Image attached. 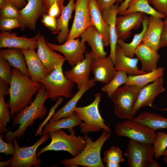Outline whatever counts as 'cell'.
Wrapping results in <instances>:
<instances>
[{
  "label": "cell",
  "mask_w": 167,
  "mask_h": 167,
  "mask_svg": "<svg viewBox=\"0 0 167 167\" xmlns=\"http://www.w3.org/2000/svg\"><path fill=\"white\" fill-rule=\"evenodd\" d=\"M9 88L10 100L8 105L12 117L32 103L33 94L43 84L33 81L31 78L13 68Z\"/></svg>",
  "instance_id": "6da1fadb"
},
{
  "label": "cell",
  "mask_w": 167,
  "mask_h": 167,
  "mask_svg": "<svg viewBox=\"0 0 167 167\" xmlns=\"http://www.w3.org/2000/svg\"><path fill=\"white\" fill-rule=\"evenodd\" d=\"M47 98L45 87L43 85L38 91L36 97L30 105L14 116L12 126L19 125L16 131L13 132L10 130L3 135L7 142H11L15 138L20 139L24 135L27 128L32 126L36 119H42L47 115V108L44 103Z\"/></svg>",
  "instance_id": "7a4b0ae2"
},
{
  "label": "cell",
  "mask_w": 167,
  "mask_h": 167,
  "mask_svg": "<svg viewBox=\"0 0 167 167\" xmlns=\"http://www.w3.org/2000/svg\"><path fill=\"white\" fill-rule=\"evenodd\" d=\"M111 132L103 130L100 137L93 141L87 134L83 136L86 143L85 146L77 156L72 158L64 159L61 163L66 167L83 166L87 167H105L101 160V152L104 143L110 137Z\"/></svg>",
  "instance_id": "3957f363"
},
{
  "label": "cell",
  "mask_w": 167,
  "mask_h": 167,
  "mask_svg": "<svg viewBox=\"0 0 167 167\" xmlns=\"http://www.w3.org/2000/svg\"><path fill=\"white\" fill-rule=\"evenodd\" d=\"M69 131L70 135L67 134L61 129L49 132L51 141L36 153L37 157L49 151H66L74 157L77 156L84 148L85 141L83 136L75 135L74 129Z\"/></svg>",
  "instance_id": "277c9868"
},
{
  "label": "cell",
  "mask_w": 167,
  "mask_h": 167,
  "mask_svg": "<svg viewBox=\"0 0 167 167\" xmlns=\"http://www.w3.org/2000/svg\"><path fill=\"white\" fill-rule=\"evenodd\" d=\"M95 98L90 104L83 107H76L74 113L82 121L79 125L80 132L85 134L98 132L101 130L111 132L110 128L106 125L99 112V105L101 93L95 94Z\"/></svg>",
  "instance_id": "5b68a950"
},
{
  "label": "cell",
  "mask_w": 167,
  "mask_h": 167,
  "mask_svg": "<svg viewBox=\"0 0 167 167\" xmlns=\"http://www.w3.org/2000/svg\"><path fill=\"white\" fill-rule=\"evenodd\" d=\"M140 90L136 87L124 84L119 87L110 98L114 105L115 115L120 119H133V109Z\"/></svg>",
  "instance_id": "8992f818"
},
{
  "label": "cell",
  "mask_w": 167,
  "mask_h": 167,
  "mask_svg": "<svg viewBox=\"0 0 167 167\" xmlns=\"http://www.w3.org/2000/svg\"><path fill=\"white\" fill-rule=\"evenodd\" d=\"M62 66H60L40 81L45 87L48 98L52 101L61 96L68 99L73 95L72 90L75 83L65 77Z\"/></svg>",
  "instance_id": "52a82bcc"
},
{
  "label": "cell",
  "mask_w": 167,
  "mask_h": 167,
  "mask_svg": "<svg viewBox=\"0 0 167 167\" xmlns=\"http://www.w3.org/2000/svg\"><path fill=\"white\" fill-rule=\"evenodd\" d=\"M118 136L128 137L135 141L153 145L156 134L146 125L132 119H127L117 123L115 128Z\"/></svg>",
  "instance_id": "ba28073f"
},
{
  "label": "cell",
  "mask_w": 167,
  "mask_h": 167,
  "mask_svg": "<svg viewBox=\"0 0 167 167\" xmlns=\"http://www.w3.org/2000/svg\"><path fill=\"white\" fill-rule=\"evenodd\" d=\"M50 138L49 133H47L41 136V138L33 145L22 148L19 146L17 138H14L12 142L15 148V152L9 166L40 167L42 161L37 158L36 153V150L41 144L48 140Z\"/></svg>",
  "instance_id": "9c48e42d"
},
{
  "label": "cell",
  "mask_w": 167,
  "mask_h": 167,
  "mask_svg": "<svg viewBox=\"0 0 167 167\" xmlns=\"http://www.w3.org/2000/svg\"><path fill=\"white\" fill-rule=\"evenodd\" d=\"M154 150L152 144L130 139L124 154L127 156L130 167H147L153 159Z\"/></svg>",
  "instance_id": "30bf717a"
},
{
  "label": "cell",
  "mask_w": 167,
  "mask_h": 167,
  "mask_svg": "<svg viewBox=\"0 0 167 167\" xmlns=\"http://www.w3.org/2000/svg\"><path fill=\"white\" fill-rule=\"evenodd\" d=\"M48 46L54 51H58L64 56L69 64L73 66L83 61L85 58L84 54L87 47L85 42L79 37L61 45H57L46 41Z\"/></svg>",
  "instance_id": "8fae6325"
},
{
  "label": "cell",
  "mask_w": 167,
  "mask_h": 167,
  "mask_svg": "<svg viewBox=\"0 0 167 167\" xmlns=\"http://www.w3.org/2000/svg\"><path fill=\"white\" fill-rule=\"evenodd\" d=\"M74 11V19L66 41L79 37L91 25L88 0H76Z\"/></svg>",
  "instance_id": "7c38bea8"
},
{
  "label": "cell",
  "mask_w": 167,
  "mask_h": 167,
  "mask_svg": "<svg viewBox=\"0 0 167 167\" xmlns=\"http://www.w3.org/2000/svg\"><path fill=\"white\" fill-rule=\"evenodd\" d=\"M19 22L21 29L28 28L35 29L38 20L46 13L42 0H28V3L22 9H19Z\"/></svg>",
  "instance_id": "4fadbf2b"
},
{
  "label": "cell",
  "mask_w": 167,
  "mask_h": 167,
  "mask_svg": "<svg viewBox=\"0 0 167 167\" xmlns=\"http://www.w3.org/2000/svg\"><path fill=\"white\" fill-rule=\"evenodd\" d=\"M119 15L116 19V31L118 39L123 41L131 37L132 30L140 27L146 15L141 12Z\"/></svg>",
  "instance_id": "5bb4252c"
},
{
  "label": "cell",
  "mask_w": 167,
  "mask_h": 167,
  "mask_svg": "<svg viewBox=\"0 0 167 167\" xmlns=\"http://www.w3.org/2000/svg\"><path fill=\"white\" fill-rule=\"evenodd\" d=\"M165 90L164 86L163 75L152 83L143 88L139 92L134 106L133 111V115H135L137 111L142 107L152 106L156 96Z\"/></svg>",
  "instance_id": "9a60e30c"
},
{
  "label": "cell",
  "mask_w": 167,
  "mask_h": 167,
  "mask_svg": "<svg viewBox=\"0 0 167 167\" xmlns=\"http://www.w3.org/2000/svg\"><path fill=\"white\" fill-rule=\"evenodd\" d=\"M37 42V54L49 74L63 66L66 60L65 58L48 46L43 36L40 35Z\"/></svg>",
  "instance_id": "2e32d148"
},
{
  "label": "cell",
  "mask_w": 167,
  "mask_h": 167,
  "mask_svg": "<svg viewBox=\"0 0 167 167\" xmlns=\"http://www.w3.org/2000/svg\"><path fill=\"white\" fill-rule=\"evenodd\" d=\"M41 34L38 32L35 36L28 38L26 36H18L14 32L1 31L0 33V48L35 49L37 48V40Z\"/></svg>",
  "instance_id": "e0dca14e"
},
{
  "label": "cell",
  "mask_w": 167,
  "mask_h": 167,
  "mask_svg": "<svg viewBox=\"0 0 167 167\" xmlns=\"http://www.w3.org/2000/svg\"><path fill=\"white\" fill-rule=\"evenodd\" d=\"M85 59L81 62L73 66L70 70L65 71V77L77 86L78 90L89 80L91 72V64L93 60L91 51L85 54Z\"/></svg>",
  "instance_id": "ac0fdd59"
},
{
  "label": "cell",
  "mask_w": 167,
  "mask_h": 167,
  "mask_svg": "<svg viewBox=\"0 0 167 167\" xmlns=\"http://www.w3.org/2000/svg\"><path fill=\"white\" fill-rule=\"evenodd\" d=\"M91 69L96 82H100L106 84L115 75L117 71L114 64L109 55L96 59H93L91 64Z\"/></svg>",
  "instance_id": "d6986e66"
},
{
  "label": "cell",
  "mask_w": 167,
  "mask_h": 167,
  "mask_svg": "<svg viewBox=\"0 0 167 167\" xmlns=\"http://www.w3.org/2000/svg\"><path fill=\"white\" fill-rule=\"evenodd\" d=\"M161 18L150 16L148 27L142 42L147 46L158 51L164 27V21Z\"/></svg>",
  "instance_id": "ffe728a7"
},
{
  "label": "cell",
  "mask_w": 167,
  "mask_h": 167,
  "mask_svg": "<svg viewBox=\"0 0 167 167\" xmlns=\"http://www.w3.org/2000/svg\"><path fill=\"white\" fill-rule=\"evenodd\" d=\"M24 54L30 77L34 81L40 80L49 74L35 49H21Z\"/></svg>",
  "instance_id": "44dd1931"
},
{
  "label": "cell",
  "mask_w": 167,
  "mask_h": 167,
  "mask_svg": "<svg viewBox=\"0 0 167 167\" xmlns=\"http://www.w3.org/2000/svg\"><path fill=\"white\" fill-rule=\"evenodd\" d=\"M81 40L87 42L91 48V51L93 59H96L106 57L107 53L104 50L102 37L97 29L91 25L80 35Z\"/></svg>",
  "instance_id": "7402d4cb"
},
{
  "label": "cell",
  "mask_w": 167,
  "mask_h": 167,
  "mask_svg": "<svg viewBox=\"0 0 167 167\" xmlns=\"http://www.w3.org/2000/svg\"><path fill=\"white\" fill-rule=\"evenodd\" d=\"M91 25L94 26L101 35L105 46L110 44L109 25L103 19L96 0H88Z\"/></svg>",
  "instance_id": "603a6c76"
},
{
  "label": "cell",
  "mask_w": 167,
  "mask_h": 167,
  "mask_svg": "<svg viewBox=\"0 0 167 167\" xmlns=\"http://www.w3.org/2000/svg\"><path fill=\"white\" fill-rule=\"evenodd\" d=\"M95 83L96 81L93 78L90 79L64 106L54 113L49 120L56 121L73 114L77 102L85 92L95 85Z\"/></svg>",
  "instance_id": "cb8c5ba5"
},
{
  "label": "cell",
  "mask_w": 167,
  "mask_h": 167,
  "mask_svg": "<svg viewBox=\"0 0 167 167\" xmlns=\"http://www.w3.org/2000/svg\"><path fill=\"white\" fill-rule=\"evenodd\" d=\"M118 3L105 9L102 12L104 19L109 26L110 53L109 56L115 65V49L118 40L116 28V19L118 13Z\"/></svg>",
  "instance_id": "d4e9b609"
},
{
  "label": "cell",
  "mask_w": 167,
  "mask_h": 167,
  "mask_svg": "<svg viewBox=\"0 0 167 167\" xmlns=\"http://www.w3.org/2000/svg\"><path fill=\"white\" fill-rule=\"evenodd\" d=\"M135 55L141 63V70L149 72L157 69L160 56L157 51L145 45L143 42L137 47Z\"/></svg>",
  "instance_id": "484cf974"
},
{
  "label": "cell",
  "mask_w": 167,
  "mask_h": 167,
  "mask_svg": "<svg viewBox=\"0 0 167 167\" xmlns=\"http://www.w3.org/2000/svg\"><path fill=\"white\" fill-rule=\"evenodd\" d=\"M116 62L114 65L116 71H125L129 76H134L145 73L146 72L139 70L137 66L139 61L137 58H132L125 55L118 44L115 51Z\"/></svg>",
  "instance_id": "4316f807"
},
{
  "label": "cell",
  "mask_w": 167,
  "mask_h": 167,
  "mask_svg": "<svg viewBox=\"0 0 167 167\" xmlns=\"http://www.w3.org/2000/svg\"><path fill=\"white\" fill-rule=\"evenodd\" d=\"M75 9L74 0H69L67 5L62 7L60 16L57 19L59 33L56 37V39L59 43H63L66 42L67 39L69 32V22L71 18L72 12Z\"/></svg>",
  "instance_id": "83f0119b"
},
{
  "label": "cell",
  "mask_w": 167,
  "mask_h": 167,
  "mask_svg": "<svg viewBox=\"0 0 167 167\" xmlns=\"http://www.w3.org/2000/svg\"><path fill=\"white\" fill-rule=\"evenodd\" d=\"M0 56L6 59L11 67L18 69L23 74L30 77L24 56L21 49L1 48L0 49Z\"/></svg>",
  "instance_id": "f1b7e54d"
},
{
  "label": "cell",
  "mask_w": 167,
  "mask_h": 167,
  "mask_svg": "<svg viewBox=\"0 0 167 167\" xmlns=\"http://www.w3.org/2000/svg\"><path fill=\"white\" fill-rule=\"evenodd\" d=\"M132 120L146 125L154 131L167 129V118L158 113L145 111Z\"/></svg>",
  "instance_id": "f546056e"
},
{
  "label": "cell",
  "mask_w": 167,
  "mask_h": 167,
  "mask_svg": "<svg viewBox=\"0 0 167 167\" xmlns=\"http://www.w3.org/2000/svg\"><path fill=\"white\" fill-rule=\"evenodd\" d=\"M8 85L0 79V132L1 133L8 132L6 126L11 116L8 104L5 101V96L9 94Z\"/></svg>",
  "instance_id": "4dcf8cb0"
},
{
  "label": "cell",
  "mask_w": 167,
  "mask_h": 167,
  "mask_svg": "<svg viewBox=\"0 0 167 167\" xmlns=\"http://www.w3.org/2000/svg\"><path fill=\"white\" fill-rule=\"evenodd\" d=\"M82 122V120L74 113L72 115L62 118L56 121H49L44 127L41 136L47 133L57 129H67L69 131Z\"/></svg>",
  "instance_id": "1f68e13d"
},
{
  "label": "cell",
  "mask_w": 167,
  "mask_h": 167,
  "mask_svg": "<svg viewBox=\"0 0 167 167\" xmlns=\"http://www.w3.org/2000/svg\"><path fill=\"white\" fill-rule=\"evenodd\" d=\"M165 69L164 67H159L149 72L135 76H129L127 82L124 84L134 86L140 90L150 82L164 75Z\"/></svg>",
  "instance_id": "d6a6232c"
},
{
  "label": "cell",
  "mask_w": 167,
  "mask_h": 167,
  "mask_svg": "<svg viewBox=\"0 0 167 167\" xmlns=\"http://www.w3.org/2000/svg\"><path fill=\"white\" fill-rule=\"evenodd\" d=\"M149 17H145L142 23V29L140 33L135 34L134 37L129 43L118 39L117 44L119 45L123 54L131 58H134L135 52L138 46L142 42L143 38L148 27Z\"/></svg>",
  "instance_id": "836d02e7"
},
{
  "label": "cell",
  "mask_w": 167,
  "mask_h": 167,
  "mask_svg": "<svg viewBox=\"0 0 167 167\" xmlns=\"http://www.w3.org/2000/svg\"><path fill=\"white\" fill-rule=\"evenodd\" d=\"M137 12H141L150 16L164 19L165 15L156 11L148 2V0H131L129 3L127 9L120 15H126Z\"/></svg>",
  "instance_id": "e575fe53"
},
{
  "label": "cell",
  "mask_w": 167,
  "mask_h": 167,
  "mask_svg": "<svg viewBox=\"0 0 167 167\" xmlns=\"http://www.w3.org/2000/svg\"><path fill=\"white\" fill-rule=\"evenodd\" d=\"M128 76L125 71L118 70L113 79L108 84L101 88L102 91L107 94L109 98L115 91L122 84H126L127 82Z\"/></svg>",
  "instance_id": "d590c367"
},
{
  "label": "cell",
  "mask_w": 167,
  "mask_h": 167,
  "mask_svg": "<svg viewBox=\"0 0 167 167\" xmlns=\"http://www.w3.org/2000/svg\"><path fill=\"white\" fill-rule=\"evenodd\" d=\"M153 145L154 157L158 159L162 156L167 148V133L157 131L156 139Z\"/></svg>",
  "instance_id": "8d00e7d4"
},
{
  "label": "cell",
  "mask_w": 167,
  "mask_h": 167,
  "mask_svg": "<svg viewBox=\"0 0 167 167\" xmlns=\"http://www.w3.org/2000/svg\"><path fill=\"white\" fill-rule=\"evenodd\" d=\"M122 154V152L119 148L112 146L109 149L104 152L103 161L106 163L112 161L120 163L124 161Z\"/></svg>",
  "instance_id": "74e56055"
},
{
  "label": "cell",
  "mask_w": 167,
  "mask_h": 167,
  "mask_svg": "<svg viewBox=\"0 0 167 167\" xmlns=\"http://www.w3.org/2000/svg\"><path fill=\"white\" fill-rule=\"evenodd\" d=\"M0 18H15L19 20L20 18L19 9L10 1L0 9Z\"/></svg>",
  "instance_id": "f35d334b"
},
{
  "label": "cell",
  "mask_w": 167,
  "mask_h": 167,
  "mask_svg": "<svg viewBox=\"0 0 167 167\" xmlns=\"http://www.w3.org/2000/svg\"><path fill=\"white\" fill-rule=\"evenodd\" d=\"M11 66L8 61L0 56V79L9 85L13 74Z\"/></svg>",
  "instance_id": "ab89813d"
},
{
  "label": "cell",
  "mask_w": 167,
  "mask_h": 167,
  "mask_svg": "<svg viewBox=\"0 0 167 167\" xmlns=\"http://www.w3.org/2000/svg\"><path fill=\"white\" fill-rule=\"evenodd\" d=\"M20 27L19 21L17 19L0 18V30L1 31L10 32L13 29Z\"/></svg>",
  "instance_id": "60d3db41"
},
{
  "label": "cell",
  "mask_w": 167,
  "mask_h": 167,
  "mask_svg": "<svg viewBox=\"0 0 167 167\" xmlns=\"http://www.w3.org/2000/svg\"><path fill=\"white\" fill-rule=\"evenodd\" d=\"M41 21L44 26L51 31L52 34H58L57 18L46 13L42 16Z\"/></svg>",
  "instance_id": "b9f144b4"
},
{
  "label": "cell",
  "mask_w": 167,
  "mask_h": 167,
  "mask_svg": "<svg viewBox=\"0 0 167 167\" xmlns=\"http://www.w3.org/2000/svg\"><path fill=\"white\" fill-rule=\"evenodd\" d=\"M63 100V97L61 96L58 98L56 104L51 108L49 111V115L47 117L46 119L39 125L36 132L35 133V136L37 135H41L42 131V128L43 126L46 124L47 122L49 120L50 118L54 114L55 110L58 106L62 102Z\"/></svg>",
  "instance_id": "7bdbcfd3"
},
{
  "label": "cell",
  "mask_w": 167,
  "mask_h": 167,
  "mask_svg": "<svg viewBox=\"0 0 167 167\" xmlns=\"http://www.w3.org/2000/svg\"><path fill=\"white\" fill-rule=\"evenodd\" d=\"M3 137V135H0V152L13 156L15 152V148L13 143L4 142L2 139Z\"/></svg>",
  "instance_id": "ee69618b"
},
{
  "label": "cell",
  "mask_w": 167,
  "mask_h": 167,
  "mask_svg": "<svg viewBox=\"0 0 167 167\" xmlns=\"http://www.w3.org/2000/svg\"><path fill=\"white\" fill-rule=\"evenodd\" d=\"M148 2L158 12L167 16V0H148Z\"/></svg>",
  "instance_id": "f6af8a7d"
},
{
  "label": "cell",
  "mask_w": 167,
  "mask_h": 167,
  "mask_svg": "<svg viewBox=\"0 0 167 167\" xmlns=\"http://www.w3.org/2000/svg\"><path fill=\"white\" fill-rule=\"evenodd\" d=\"M101 11L102 12L105 8L114 5L115 3L121 4L124 0H96Z\"/></svg>",
  "instance_id": "bcb514c9"
},
{
  "label": "cell",
  "mask_w": 167,
  "mask_h": 167,
  "mask_svg": "<svg viewBox=\"0 0 167 167\" xmlns=\"http://www.w3.org/2000/svg\"><path fill=\"white\" fill-rule=\"evenodd\" d=\"M61 13V10L57 2L55 1L50 7L47 14L57 18L60 16Z\"/></svg>",
  "instance_id": "7dc6e473"
},
{
  "label": "cell",
  "mask_w": 167,
  "mask_h": 167,
  "mask_svg": "<svg viewBox=\"0 0 167 167\" xmlns=\"http://www.w3.org/2000/svg\"><path fill=\"white\" fill-rule=\"evenodd\" d=\"M164 27L160 44V48L167 47V16L164 18Z\"/></svg>",
  "instance_id": "c3c4849f"
},
{
  "label": "cell",
  "mask_w": 167,
  "mask_h": 167,
  "mask_svg": "<svg viewBox=\"0 0 167 167\" xmlns=\"http://www.w3.org/2000/svg\"><path fill=\"white\" fill-rule=\"evenodd\" d=\"M45 9L47 13L48 10L51 6L55 1L57 2L60 9L64 6V2L65 0H42Z\"/></svg>",
  "instance_id": "681fc988"
},
{
  "label": "cell",
  "mask_w": 167,
  "mask_h": 167,
  "mask_svg": "<svg viewBox=\"0 0 167 167\" xmlns=\"http://www.w3.org/2000/svg\"><path fill=\"white\" fill-rule=\"evenodd\" d=\"M131 0H124V1L119 6L118 8V14L120 15L127 9L130 2Z\"/></svg>",
  "instance_id": "f907efd6"
},
{
  "label": "cell",
  "mask_w": 167,
  "mask_h": 167,
  "mask_svg": "<svg viewBox=\"0 0 167 167\" xmlns=\"http://www.w3.org/2000/svg\"><path fill=\"white\" fill-rule=\"evenodd\" d=\"M13 3L18 8L24 7L26 5V0H9Z\"/></svg>",
  "instance_id": "816d5d0a"
},
{
  "label": "cell",
  "mask_w": 167,
  "mask_h": 167,
  "mask_svg": "<svg viewBox=\"0 0 167 167\" xmlns=\"http://www.w3.org/2000/svg\"><path fill=\"white\" fill-rule=\"evenodd\" d=\"M12 160V158H10L6 161L0 162V167H6L10 166Z\"/></svg>",
  "instance_id": "f5cc1de1"
},
{
  "label": "cell",
  "mask_w": 167,
  "mask_h": 167,
  "mask_svg": "<svg viewBox=\"0 0 167 167\" xmlns=\"http://www.w3.org/2000/svg\"><path fill=\"white\" fill-rule=\"evenodd\" d=\"M106 166L107 167H120L119 163L114 162H109L106 163Z\"/></svg>",
  "instance_id": "db71d44e"
},
{
  "label": "cell",
  "mask_w": 167,
  "mask_h": 167,
  "mask_svg": "<svg viewBox=\"0 0 167 167\" xmlns=\"http://www.w3.org/2000/svg\"><path fill=\"white\" fill-rule=\"evenodd\" d=\"M160 166L158 163L153 159L148 164L147 167H159Z\"/></svg>",
  "instance_id": "11a10c76"
},
{
  "label": "cell",
  "mask_w": 167,
  "mask_h": 167,
  "mask_svg": "<svg viewBox=\"0 0 167 167\" xmlns=\"http://www.w3.org/2000/svg\"><path fill=\"white\" fill-rule=\"evenodd\" d=\"M9 1V0H0V9L4 7Z\"/></svg>",
  "instance_id": "9f6ffc18"
},
{
  "label": "cell",
  "mask_w": 167,
  "mask_h": 167,
  "mask_svg": "<svg viewBox=\"0 0 167 167\" xmlns=\"http://www.w3.org/2000/svg\"><path fill=\"white\" fill-rule=\"evenodd\" d=\"M162 160L167 166V156H163Z\"/></svg>",
  "instance_id": "6f0895ef"
},
{
  "label": "cell",
  "mask_w": 167,
  "mask_h": 167,
  "mask_svg": "<svg viewBox=\"0 0 167 167\" xmlns=\"http://www.w3.org/2000/svg\"><path fill=\"white\" fill-rule=\"evenodd\" d=\"M167 156V148L164 151L162 156Z\"/></svg>",
  "instance_id": "680465c9"
},
{
  "label": "cell",
  "mask_w": 167,
  "mask_h": 167,
  "mask_svg": "<svg viewBox=\"0 0 167 167\" xmlns=\"http://www.w3.org/2000/svg\"><path fill=\"white\" fill-rule=\"evenodd\" d=\"M161 110H166L167 111V108L163 109H161Z\"/></svg>",
  "instance_id": "91938a15"
}]
</instances>
